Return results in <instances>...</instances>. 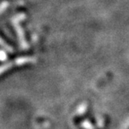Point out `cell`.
Returning a JSON list of instances; mask_svg holds the SVG:
<instances>
[{
  "mask_svg": "<svg viewBox=\"0 0 129 129\" xmlns=\"http://www.w3.org/2000/svg\"><path fill=\"white\" fill-rule=\"evenodd\" d=\"M36 62V58L33 56H21L16 58L15 60L10 61V62L4 64L2 66H0V75H3L5 72H6L9 69L13 68L14 67H21V66H24L27 64H32V63Z\"/></svg>",
  "mask_w": 129,
  "mask_h": 129,
  "instance_id": "cell-1",
  "label": "cell"
},
{
  "mask_svg": "<svg viewBox=\"0 0 129 129\" xmlns=\"http://www.w3.org/2000/svg\"><path fill=\"white\" fill-rule=\"evenodd\" d=\"M0 46L2 47V48H4L6 51H8V52H10V53H13V52H14V50H13V48H12V47L9 46V45H8L7 43H6V41H5V40H3L2 38H0Z\"/></svg>",
  "mask_w": 129,
  "mask_h": 129,
  "instance_id": "cell-2",
  "label": "cell"
},
{
  "mask_svg": "<svg viewBox=\"0 0 129 129\" xmlns=\"http://www.w3.org/2000/svg\"><path fill=\"white\" fill-rule=\"evenodd\" d=\"M82 126H83L84 129H94L92 126V125H91L88 120L83 121V123H82Z\"/></svg>",
  "mask_w": 129,
  "mask_h": 129,
  "instance_id": "cell-3",
  "label": "cell"
},
{
  "mask_svg": "<svg viewBox=\"0 0 129 129\" xmlns=\"http://www.w3.org/2000/svg\"><path fill=\"white\" fill-rule=\"evenodd\" d=\"M6 58V54L5 51H0V60H5Z\"/></svg>",
  "mask_w": 129,
  "mask_h": 129,
  "instance_id": "cell-4",
  "label": "cell"
}]
</instances>
